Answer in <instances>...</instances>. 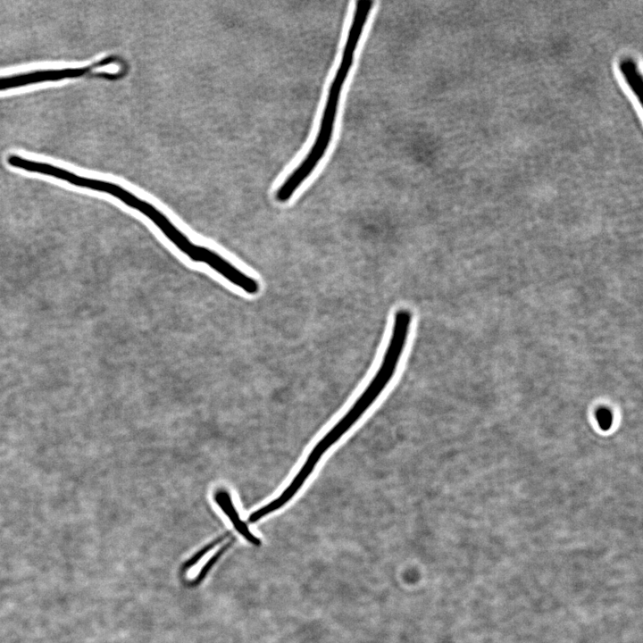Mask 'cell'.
<instances>
[{
    "label": "cell",
    "mask_w": 643,
    "mask_h": 643,
    "mask_svg": "<svg viewBox=\"0 0 643 643\" xmlns=\"http://www.w3.org/2000/svg\"><path fill=\"white\" fill-rule=\"evenodd\" d=\"M372 4L370 0H360L355 3L352 23L347 33L340 63L330 83L316 138L305 157L277 190L275 196L279 202H286L293 196L300 185L317 167L327 151L334 130L341 90L353 65L355 49L368 20Z\"/></svg>",
    "instance_id": "cell-1"
},
{
    "label": "cell",
    "mask_w": 643,
    "mask_h": 643,
    "mask_svg": "<svg viewBox=\"0 0 643 643\" xmlns=\"http://www.w3.org/2000/svg\"><path fill=\"white\" fill-rule=\"evenodd\" d=\"M86 73L85 68H65L60 70H46L0 78V90L18 88L21 86L55 81L69 78H77Z\"/></svg>",
    "instance_id": "cell-2"
},
{
    "label": "cell",
    "mask_w": 643,
    "mask_h": 643,
    "mask_svg": "<svg viewBox=\"0 0 643 643\" xmlns=\"http://www.w3.org/2000/svg\"><path fill=\"white\" fill-rule=\"evenodd\" d=\"M213 499L242 537L255 546L261 545V540L249 530L245 522L240 519L232 498L227 490L218 489L213 496Z\"/></svg>",
    "instance_id": "cell-3"
},
{
    "label": "cell",
    "mask_w": 643,
    "mask_h": 643,
    "mask_svg": "<svg viewBox=\"0 0 643 643\" xmlns=\"http://www.w3.org/2000/svg\"><path fill=\"white\" fill-rule=\"evenodd\" d=\"M622 71L623 73L624 79L630 87L631 91L634 94L639 95L641 91V78L638 73L637 67L630 61L624 62L622 64Z\"/></svg>",
    "instance_id": "cell-4"
},
{
    "label": "cell",
    "mask_w": 643,
    "mask_h": 643,
    "mask_svg": "<svg viewBox=\"0 0 643 643\" xmlns=\"http://www.w3.org/2000/svg\"><path fill=\"white\" fill-rule=\"evenodd\" d=\"M230 534V532H226L225 534L221 535L220 537L216 538L215 539L205 545L203 548L197 551L193 556H191L188 561L183 564L182 571L185 572L194 566L207 552H209L216 545L223 541Z\"/></svg>",
    "instance_id": "cell-5"
},
{
    "label": "cell",
    "mask_w": 643,
    "mask_h": 643,
    "mask_svg": "<svg viewBox=\"0 0 643 643\" xmlns=\"http://www.w3.org/2000/svg\"><path fill=\"white\" fill-rule=\"evenodd\" d=\"M232 541H233V539H232V540H230L229 542H227L221 548H220V549L215 553L214 555H213V556L208 560V562L203 566V568L201 569L200 572H199L198 575L196 577V579L191 582V585H192V586H196L198 583H200V582L205 579V577L206 576V574L208 573V572L210 571V569H211V568L213 566V564L218 561V559L220 558V556H221V555H223V553L228 549V547H230L231 546Z\"/></svg>",
    "instance_id": "cell-6"
}]
</instances>
